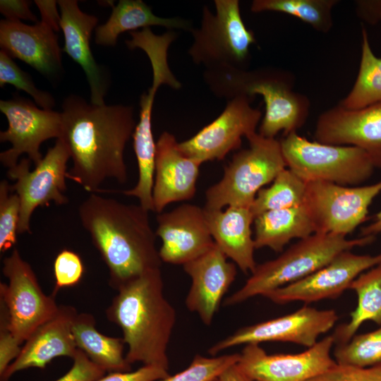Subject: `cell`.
I'll return each instance as SVG.
<instances>
[{
	"label": "cell",
	"mask_w": 381,
	"mask_h": 381,
	"mask_svg": "<svg viewBox=\"0 0 381 381\" xmlns=\"http://www.w3.org/2000/svg\"><path fill=\"white\" fill-rule=\"evenodd\" d=\"M60 138L70 154L67 179L92 193L107 179L128 180L124 151L136 123L131 105H96L71 94L61 105Z\"/></svg>",
	"instance_id": "cell-1"
},
{
	"label": "cell",
	"mask_w": 381,
	"mask_h": 381,
	"mask_svg": "<svg viewBox=\"0 0 381 381\" xmlns=\"http://www.w3.org/2000/svg\"><path fill=\"white\" fill-rule=\"evenodd\" d=\"M150 211L141 205L126 204L95 193L79 206L83 227L109 270V284L119 286L142 274L160 268L156 234Z\"/></svg>",
	"instance_id": "cell-2"
},
{
	"label": "cell",
	"mask_w": 381,
	"mask_h": 381,
	"mask_svg": "<svg viewBox=\"0 0 381 381\" xmlns=\"http://www.w3.org/2000/svg\"><path fill=\"white\" fill-rule=\"evenodd\" d=\"M116 291L106 315L122 331L127 361L169 370L167 350L176 311L164 296L161 269L149 270Z\"/></svg>",
	"instance_id": "cell-3"
},
{
	"label": "cell",
	"mask_w": 381,
	"mask_h": 381,
	"mask_svg": "<svg viewBox=\"0 0 381 381\" xmlns=\"http://www.w3.org/2000/svg\"><path fill=\"white\" fill-rule=\"evenodd\" d=\"M203 78L219 98L262 96L265 109L258 133L263 137L275 138L280 131L284 136L297 132L308 117L310 99L294 91L291 78L280 71L217 68L205 70Z\"/></svg>",
	"instance_id": "cell-4"
},
{
	"label": "cell",
	"mask_w": 381,
	"mask_h": 381,
	"mask_svg": "<svg viewBox=\"0 0 381 381\" xmlns=\"http://www.w3.org/2000/svg\"><path fill=\"white\" fill-rule=\"evenodd\" d=\"M375 236L348 239L334 234H313L299 241L276 258L257 265L246 283L224 301L226 306L243 303L298 281L323 267L339 253L371 243Z\"/></svg>",
	"instance_id": "cell-5"
},
{
	"label": "cell",
	"mask_w": 381,
	"mask_h": 381,
	"mask_svg": "<svg viewBox=\"0 0 381 381\" xmlns=\"http://www.w3.org/2000/svg\"><path fill=\"white\" fill-rule=\"evenodd\" d=\"M246 138L248 147L235 153L222 179L206 190L204 207L250 208L259 190L287 168L279 140L257 132Z\"/></svg>",
	"instance_id": "cell-6"
},
{
	"label": "cell",
	"mask_w": 381,
	"mask_h": 381,
	"mask_svg": "<svg viewBox=\"0 0 381 381\" xmlns=\"http://www.w3.org/2000/svg\"><path fill=\"white\" fill-rule=\"evenodd\" d=\"M288 169L306 183L326 181L358 186L368 181L376 169L363 150L311 141L291 133L279 140Z\"/></svg>",
	"instance_id": "cell-7"
},
{
	"label": "cell",
	"mask_w": 381,
	"mask_h": 381,
	"mask_svg": "<svg viewBox=\"0 0 381 381\" xmlns=\"http://www.w3.org/2000/svg\"><path fill=\"white\" fill-rule=\"evenodd\" d=\"M215 13L202 9L200 27L193 28V43L188 54L205 70L246 69L250 48L255 43L253 32L243 23L238 0H215Z\"/></svg>",
	"instance_id": "cell-8"
},
{
	"label": "cell",
	"mask_w": 381,
	"mask_h": 381,
	"mask_svg": "<svg viewBox=\"0 0 381 381\" xmlns=\"http://www.w3.org/2000/svg\"><path fill=\"white\" fill-rule=\"evenodd\" d=\"M69 159L70 154L64 142L56 139L33 170L30 171L31 161L28 157L22 158L8 169V178L15 181L11 184V190L20 200L18 234H31L30 219L37 207L49 206L52 202L57 205L68 202L64 193L67 190Z\"/></svg>",
	"instance_id": "cell-9"
},
{
	"label": "cell",
	"mask_w": 381,
	"mask_h": 381,
	"mask_svg": "<svg viewBox=\"0 0 381 381\" xmlns=\"http://www.w3.org/2000/svg\"><path fill=\"white\" fill-rule=\"evenodd\" d=\"M2 273L8 283L0 282V301L7 308L12 333L22 345L57 313L59 306L53 294L43 291L31 265L18 249L3 260Z\"/></svg>",
	"instance_id": "cell-10"
},
{
	"label": "cell",
	"mask_w": 381,
	"mask_h": 381,
	"mask_svg": "<svg viewBox=\"0 0 381 381\" xmlns=\"http://www.w3.org/2000/svg\"><path fill=\"white\" fill-rule=\"evenodd\" d=\"M380 193L381 181L358 186L312 181L306 183L303 204L315 233L346 236L367 219L369 206Z\"/></svg>",
	"instance_id": "cell-11"
},
{
	"label": "cell",
	"mask_w": 381,
	"mask_h": 381,
	"mask_svg": "<svg viewBox=\"0 0 381 381\" xmlns=\"http://www.w3.org/2000/svg\"><path fill=\"white\" fill-rule=\"evenodd\" d=\"M0 111L8 121L7 129L0 132V142L11 143V148L0 153V162L8 169L16 165L23 154L37 165L43 158L41 144L61 137V112L42 109L18 94L0 100Z\"/></svg>",
	"instance_id": "cell-12"
},
{
	"label": "cell",
	"mask_w": 381,
	"mask_h": 381,
	"mask_svg": "<svg viewBox=\"0 0 381 381\" xmlns=\"http://www.w3.org/2000/svg\"><path fill=\"white\" fill-rule=\"evenodd\" d=\"M339 319L332 310H318L308 306L294 313L241 327L208 349L211 356L239 345L266 341L291 342L310 348L322 334L329 331Z\"/></svg>",
	"instance_id": "cell-13"
},
{
	"label": "cell",
	"mask_w": 381,
	"mask_h": 381,
	"mask_svg": "<svg viewBox=\"0 0 381 381\" xmlns=\"http://www.w3.org/2000/svg\"><path fill=\"white\" fill-rule=\"evenodd\" d=\"M252 97L239 95L228 100L223 111L193 137L179 143L188 157L201 164L222 160L231 151L238 149L242 138L256 133L262 114L251 106Z\"/></svg>",
	"instance_id": "cell-14"
},
{
	"label": "cell",
	"mask_w": 381,
	"mask_h": 381,
	"mask_svg": "<svg viewBox=\"0 0 381 381\" xmlns=\"http://www.w3.org/2000/svg\"><path fill=\"white\" fill-rule=\"evenodd\" d=\"M332 335L301 353L268 354L258 344L245 345L237 365L253 381H308L337 363L331 356Z\"/></svg>",
	"instance_id": "cell-15"
},
{
	"label": "cell",
	"mask_w": 381,
	"mask_h": 381,
	"mask_svg": "<svg viewBox=\"0 0 381 381\" xmlns=\"http://www.w3.org/2000/svg\"><path fill=\"white\" fill-rule=\"evenodd\" d=\"M380 261L381 253L376 255H358L346 250L313 274L277 289L265 297L279 305L336 298L349 289L351 283L359 274Z\"/></svg>",
	"instance_id": "cell-16"
},
{
	"label": "cell",
	"mask_w": 381,
	"mask_h": 381,
	"mask_svg": "<svg viewBox=\"0 0 381 381\" xmlns=\"http://www.w3.org/2000/svg\"><path fill=\"white\" fill-rule=\"evenodd\" d=\"M314 140L364 150L376 168H381V102L351 109L339 103L318 118Z\"/></svg>",
	"instance_id": "cell-17"
},
{
	"label": "cell",
	"mask_w": 381,
	"mask_h": 381,
	"mask_svg": "<svg viewBox=\"0 0 381 381\" xmlns=\"http://www.w3.org/2000/svg\"><path fill=\"white\" fill-rule=\"evenodd\" d=\"M156 236L162 262L182 266L212 249L215 243L209 230L203 207L182 204L157 216Z\"/></svg>",
	"instance_id": "cell-18"
},
{
	"label": "cell",
	"mask_w": 381,
	"mask_h": 381,
	"mask_svg": "<svg viewBox=\"0 0 381 381\" xmlns=\"http://www.w3.org/2000/svg\"><path fill=\"white\" fill-rule=\"evenodd\" d=\"M54 28L42 20L35 25L19 20L0 21V47L13 59H18L52 81L63 73L62 49Z\"/></svg>",
	"instance_id": "cell-19"
},
{
	"label": "cell",
	"mask_w": 381,
	"mask_h": 381,
	"mask_svg": "<svg viewBox=\"0 0 381 381\" xmlns=\"http://www.w3.org/2000/svg\"><path fill=\"white\" fill-rule=\"evenodd\" d=\"M202 164L186 155L175 136L164 131L156 142L152 199L159 214L170 203L192 199Z\"/></svg>",
	"instance_id": "cell-20"
},
{
	"label": "cell",
	"mask_w": 381,
	"mask_h": 381,
	"mask_svg": "<svg viewBox=\"0 0 381 381\" xmlns=\"http://www.w3.org/2000/svg\"><path fill=\"white\" fill-rule=\"evenodd\" d=\"M191 285L186 298L187 308L210 325L224 294L236 279V265L216 246L183 265Z\"/></svg>",
	"instance_id": "cell-21"
},
{
	"label": "cell",
	"mask_w": 381,
	"mask_h": 381,
	"mask_svg": "<svg viewBox=\"0 0 381 381\" xmlns=\"http://www.w3.org/2000/svg\"><path fill=\"white\" fill-rule=\"evenodd\" d=\"M60 28L64 36L62 52L66 53L82 68L90 89V102L105 104L104 97L110 85V76L105 68L99 65L90 48L93 30L98 18L82 11L75 0H59Z\"/></svg>",
	"instance_id": "cell-22"
},
{
	"label": "cell",
	"mask_w": 381,
	"mask_h": 381,
	"mask_svg": "<svg viewBox=\"0 0 381 381\" xmlns=\"http://www.w3.org/2000/svg\"><path fill=\"white\" fill-rule=\"evenodd\" d=\"M78 313L72 306L60 305L57 313L24 342L18 356L0 375L1 381H8L13 375L25 369L44 368L56 357L73 358L78 349L72 325Z\"/></svg>",
	"instance_id": "cell-23"
},
{
	"label": "cell",
	"mask_w": 381,
	"mask_h": 381,
	"mask_svg": "<svg viewBox=\"0 0 381 381\" xmlns=\"http://www.w3.org/2000/svg\"><path fill=\"white\" fill-rule=\"evenodd\" d=\"M203 208L216 246L243 273H252L257 264L251 230L255 217L250 209L244 207H228L225 210Z\"/></svg>",
	"instance_id": "cell-24"
},
{
	"label": "cell",
	"mask_w": 381,
	"mask_h": 381,
	"mask_svg": "<svg viewBox=\"0 0 381 381\" xmlns=\"http://www.w3.org/2000/svg\"><path fill=\"white\" fill-rule=\"evenodd\" d=\"M152 75L151 87L140 96L139 121L132 136L138 163V181L133 188L121 191L126 196L138 199L139 204L150 212H154L152 189L156 152L152 128V107L159 87L169 82L164 72L155 71Z\"/></svg>",
	"instance_id": "cell-25"
},
{
	"label": "cell",
	"mask_w": 381,
	"mask_h": 381,
	"mask_svg": "<svg viewBox=\"0 0 381 381\" xmlns=\"http://www.w3.org/2000/svg\"><path fill=\"white\" fill-rule=\"evenodd\" d=\"M151 26L190 32L193 28L190 20L156 16L151 8L141 0H120L116 6H112L111 13L107 22L95 28V41L99 45L115 46L120 34Z\"/></svg>",
	"instance_id": "cell-26"
},
{
	"label": "cell",
	"mask_w": 381,
	"mask_h": 381,
	"mask_svg": "<svg viewBox=\"0 0 381 381\" xmlns=\"http://www.w3.org/2000/svg\"><path fill=\"white\" fill-rule=\"evenodd\" d=\"M255 249L269 248L282 253L292 239L305 238L315 234L311 217L303 205L267 211L254 219Z\"/></svg>",
	"instance_id": "cell-27"
},
{
	"label": "cell",
	"mask_w": 381,
	"mask_h": 381,
	"mask_svg": "<svg viewBox=\"0 0 381 381\" xmlns=\"http://www.w3.org/2000/svg\"><path fill=\"white\" fill-rule=\"evenodd\" d=\"M73 338L78 349L106 372H128L131 364L124 355L123 338L104 335L96 329L94 315L78 313L72 325Z\"/></svg>",
	"instance_id": "cell-28"
},
{
	"label": "cell",
	"mask_w": 381,
	"mask_h": 381,
	"mask_svg": "<svg viewBox=\"0 0 381 381\" xmlns=\"http://www.w3.org/2000/svg\"><path fill=\"white\" fill-rule=\"evenodd\" d=\"M349 289L357 295V306L351 313L350 321L339 325L333 334L336 344L347 343L361 325L373 321L381 325V261L359 274Z\"/></svg>",
	"instance_id": "cell-29"
},
{
	"label": "cell",
	"mask_w": 381,
	"mask_h": 381,
	"mask_svg": "<svg viewBox=\"0 0 381 381\" xmlns=\"http://www.w3.org/2000/svg\"><path fill=\"white\" fill-rule=\"evenodd\" d=\"M361 36V54L357 77L349 92L339 102L351 109L381 102V58L374 54L364 28Z\"/></svg>",
	"instance_id": "cell-30"
},
{
	"label": "cell",
	"mask_w": 381,
	"mask_h": 381,
	"mask_svg": "<svg viewBox=\"0 0 381 381\" xmlns=\"http://www.w3.org/2000/svg\"><path fill=\"white\" fill-rule=\"evenodd\" d=\"M338 0H254V13L275 11L294 16L315 30L327 33L333 26L332 9Z\"/></svg>",
	"instance_id": "cell-31"
},
{
	"label": "cell",
	"mask_w": 381,
	"mask_h": 381,
	"mask_svg": "<svg viewBox=\"0 0 381 381\" xmlns=\"http://www.w3.org/2000/svg\"><path fill=\"white\" fill-rule=\"evenodd\" d=\"M306 183L288 168L270 186L258 193L250 209L254 217L267 211L298 207L304 203Z\"/></svg>",
	"instance_id": "cell-32"
},
{
	"label": "cell",
	"mask_w": 381,
	"mask_h": 381,
	"mask_svg": "<svg viewBox=\"0 0 381 381\" xmlns=\"http://www.w3.org/2000/svg\"><path fill=\"white\" fill-rule=\"evenodd\" d=\"M334 359L339 365L366 368L381 363V326L358 335L342 344H337Z\"/></svg>",
	"instance_id": "cell-33"
},
{
	"label": "cell",
	"mask_w": 381,
	"mask_h": 381,
	"mask_svg": "<svg viewBox=\"0 0 381 381\" xmlns=\"http://www.w3.org/2000/svg\"><path fill=\"white\" fill-rule=\"evenodd\" d=\"M10 84L28 94L40 108L52 110L56 106L54 97L48 92L38 89L31 75L22 70L13 59L4 51H0V87Z\"/></svg>",
	"instance_id": "cell-34"
},
{
	"label": "cell",
	"mask_w": 381,
	"mask_h": 381,
	"mask_svg": "<svg viewBox=\"0 0 381 381\" xmlns=\"http://www.w3.org/2000/svg\"><path fill=\"white\" fill-rule=\"evenodd\" d=\"M239 359V353L211 356L195 355L183 370L158 381H214Z\"/></svg>",
	"instance_id": "cell-35"
},
{
	"label": "cell",
	"mask_w": 381,
	"mask_h": 381,
	"mask_svg": "<svg viewBox=\"0 0 381 381\" xmlns=\"http://www.w3.org/2000/svg\"><path fill=\"white\" fill-rule=\"evenodd\" d=\"M20 200L11 190V184L4 179L0 182V253L13 248L17 241L20 218Z\"/></svg>",
	"instance_id": "cell-36"
},
{
	"label": "cell",
	"mask_w": 381,
	"mask_h": 381,
	"mask_svg": "<svg viewBox=\"0 0 381 381\" xmlns=\"http://www.w3.org/2000/svg\"><path fill=\"white\" fill-rule=\"evenodd\" d=\"M83 273L84 265L78 253L68 249L60 251L54 262L55 287L52 294L55 296L61 289L78 284Z\"/></svg>",
	"instance_id": "cell-37"
},
{
	"label": "cell",
	"mask_w": 381,
	"mask_h": 381,
	"mask_svg": "<svg viewBox=\"0 0 381 381\" xmlns=\"http://www.w3.org/2000/svg\"><path fill=\"white\" fill-rule=\"evenodd\" d=\"M308 381H381V363L366 368L336 364Z\"/></svg>",
	"instance_id": "cell-38"
},
{
	"label": "cell",
	"mask_w": 381,
	"mask_h": 381,
	"mask_svg": "<svg viewBox=\"0 0 381 381\" xmlns=\"http://www.w3.org/2000/svg\"><path fill=\"white\" fill-rule=\"evenodd\" d=\"M21 348L11 329L7 308L0 301V375L18 356Z\"/></svg>",
	"instance_id": "cell-39"
},
{
	"label": "cell",
	"mask_w": 381,
	"mask_h": 381,
	"mask_svg": "<svg viewBox=\"0 0 381 381\" xmlns=\"http://www.w3.org/2000/svg\"><path fill=\"white\" fill-rule=\"evenodd\" d=\"M71 369L54 381H97L105 375L106 371L95 364L80 349L73 358Z\"/></svg>",
	"instance_id": "cell-40"
},
{
	"label": "cell",
	"mask_w": 381,
	"mask_h": 381,
	"mask_svg": "<svg viewBox=\"0 0 381 381\" xmlns=\"http://www.w3.org/2000/svg\"><path fill=\"white\" fill-rule=\"evenodd\" d=\"M169 370L150 365H143L128 372H111L97 381H158L168 377Z\"/></svg>",
	"instance_id": "cell-41"
},
{
	"label": "cell",
	"mask_w": 381,
	"mask_h": 381,
	"mask_svg": "<svg viewBox=\"0 0 381 381\" xmlns=\"http://www.w3.org/2000/svg\"><path fill=\"white\" fill-rule=\"evenodd\" d=\"M31 4L25 0H1L0 12L7 20H24L37 23L39 20L30 8Z\"/></svg>",
	"instance_id": "cell-42"
},
{
	"label": "cell",
	"mask_w": 381,
	"mask_h": 381,
	"mask_svg": "<svg viewBox=\"0 0 381 381\" xmlns=\"http://www.w3.org/2000/svg\"><path fill=\"white\" fill-rule=\"evenodd\" d=\"M358 16L366 23L375 25L381 22V0L356 1Z\"/></svg>",
	"instance_id": "cell-43"
},
{
	"label": "cell",
	"mask_w": 381,
	"mask_h": 381,
	"mask_svg": "<svg viewBox=\"0 0 381 381\" xmlns=\"http://www.w3.org/2000/svg\"><path fill=\"white\" fill-rule=\"evenodd\" d=\"M40 13L41 19L49 23L58 32L61 29V16L57 10V1L53 0L35 1Z\"/></svg>",
	"instance_id": "cell-44"
},
{
	"label": "cell",
	"mask_w": 381,
	"mask_h": 381,
	"mask_svg": "<svg viewBox=\"0 0 381 381\" xmlns=\"http://www.w3.org/2000/svg\"><path fill=\"white\" fill-rule=\"evenodd\" d=\"M238 363V362H237ZM237 363L227 368L219 377V381H253L238 366Z\"/></svg>",
	"instance_id": "cell-45"
},
{
	"label": "cell",
	"mask_w": 381,
	"mask_h": 381,
	"mask_svg": "<svg viewBox=\"0 0 381 381\" xmlns=\"http://www.w3.org/2000/svg\"><path fill=\"white\" fill-rule=\"evenodd\" d=\"M381 234V211L377 212L373 217V222L362 228L361 236H373Z\"/></svg>",
	"instance_id": "cell-46"
},
{
	"label": "cell",
	"mask_w": 381,
	"mask_h": 381,
	"mask_svg": "<svg viewBox=\"0 0 381 381\" xmlns=\"http://www.w3.org/2000/svg\"><path fill=\"white\" fill-rule=\"evenodd\" d=\"M214 381H219V379H217V380H214Z\"/></svg>",
	"instance_id": "cell-47"
}]
</instances>
